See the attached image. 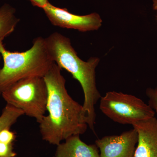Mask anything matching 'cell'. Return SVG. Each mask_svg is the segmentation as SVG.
I'll return each mask as SVG.
<instances>
[{"instance_id":"1","label":"cell","mask_w":157,"mask_h":157,"mask_svg":"<svg viewBox=\"0 0 157 157\" xmlns=\"http://www.w3.org/2000/svg\"><path fill=\"white\" fill-rule=\"evenodd\" d=\"M61 70L54 63L43 77L48 89V114L39 124L42 139L56 146L70 136L84 134L88 127L82 115V105L68 94Z\"/></svg>"},{"instance_id":"2","label":"cell","mask_w":157,"mask_h":157,"mask_svg":"<svg viewBox=\"0 0 157 157\" xmlns=\"http://www.w3.org/2000/svg\"><path fill=\"white\" fill-rule=\"evenodd\" d=\"M45 40L52 61L62 70L71 73L81 85L84 96L82 115L88 126L95 132V106L101 97L96 81V68L100 59L92 57L87 62L82 60L72 46L70 39L57 32L51 34Z\"/></svg>"},{"instance_id":"3","label":"cell","mask_w":157,"mask_h":157,"mask_svg":"<svg viewBox=\"0 0 157 157\" xmlns=\"http://www.w3.org/2000/svg\"><path fill=\"white\" fill-rule=\"evenodd\" d=\"M3 40H0V54L4 61L3 67L0 69V95L10 86L22 78L44 77L54 63L43 37L34 39L32 47L22 52L7 50Z\"/></svg>"},{"instance_id":"4","label":"cell","mask_w":157,"mask_h":157,"mask_svg":"<svg viewBox=\"0 0 157 157\" xmlns=\"http://www.w3.org/2000/svg\"><path fill=\"white\" fill-rule=\"evenodd\" d=\"M2 95L7 104L21 109L39 124L47 111L48 89L43 77L20 79L6 89Z\"/></svg>"},{"instance_id":"5","label":"cell","mask_w":157,"mask_h":157,"mask_svg":"<svg viewBox=\"0 0 157 157\" xmlns=\"http://www.w3.org/2000/svg\"><path fill=\"white\" fill-rule=\"evenodd\" d=\"M100 109L111 120L122 124L133 125L154 117L148 104L132 95L109 91L100 99Z\"/></svg>"},{"instance_id":"6","label":"cell","mask_w":157,"mask_h":157,"mask_svg":"<svg viewBox=\"0 0 157 157\" xmlns=\"http://www.w3.org/2000/svg\"><path fill=\"white\" fill-rule=\"evenodd\" d=\"M52 25L80 32L97 30L102 25V20L97 13L85 15L72 14L67 9H62L48 2L42 8Z\"/></svg>"},{"instance_id":"7","label":"cell","mask_w":157,"mask_h":157,"mask_svg":"<svg viewBox=\"0 0 157 157\" xmlns=\"http://www.w3.org/2000/svg\"><path fill=\"white\" fill-rule=\"evenodd\" d=\"M138 134L133 129L119 135L106 136L96 140L100 157H134Z\"/></svg>"},{"instance_id":"8","label":"cell","mask_w":157,"mask_h":157,"mask_svg":"<svg viewBox=\"0 0 157 157\" xmlns=\"http://www.w3.org/2000/svg\"><path fill=\"white\" fill-rule=\"evenodd\" d=\"M132 126L138 134L134 157H157V118L154 117Z\"/></svg>"},{"instance_id":"9","label":"cell","mask_w":157,"mask_h":157,"mask_svg":"<svg viewBox=\"0 0 157 157\" xmlns=\"http://www.w3.org/2000/svg\"><path fill=\"white\" fill-rule=\"evenodd\" d=\"M54 157H100V151L96 144H86L75 135L57 146Z\"/></svg>"},{"instance_id":"10","label":"cell","mask_w":157,"mask_h":157,"mask_svg":"<svg viewBox=\"0 0 157 157\" xmlns=\"http://www.w3.org/2000/svg\"><path fill=\"white\" fill-rule=\"evenodd\" d=\"M15 12V9L8 4L0 8V40H4L12 33L19 22Z\"/></svg>"},{"instance_id":"11","label":"cell","mask_w":157,"mask_h":157,"mask_svg":"<svg viewBox=\"0 0 157 157\" xmlns=\"http://www.w3.org/2000/svg\"><path fill=\"white\" fill-rule=\"evenodd\" d=\"M24 114L21 109L7 104L0 116V132L4 129H10L17 120Z\"/></svg>"},{"instance_id":"12","label":"cell","mask_w":157,"mask_h":157,"mask_svg":"<svg viewBox=\"0 0 157 157\" xmlns=\"http://www.w3.org/2000/svg\"><path fill=\"white\" fill-rule=\"evenodd\" d=\"M146 94L148 99V105L157 114V86L147 88Z\"/></svg>"},{"instance_id":"13","label":"cell","mask_w":157,"mask_h":157,"mask_svg":"<svg viewBox=\"0 0 157 157\" xmlns=\"http://www.w3.org/2000/svg\"><path fill=\"white\" fill-rule=\"evenodd\" d=\"M17 154L13 150V145L0 142V157H15Z\"/></svg>"},{"instance_id":"14","label":"cell","mask_w":157,"mask_h":157,"mask_svg":"<svg viewBox=\"0 0 157 157\" xmlns=\"http://www.w3.org/2000/svg\"><path fill=\"white\" fill-rule=\"evenodd\" d=\"M15 136L14 132L10 131V129H5L0 132V142L11 144L15 140Z\"/></svg>"},{"instance_id":"15","label":"cell","mask_w":157,"mask_h":157,"mask_svg":"<svg viewBox=\"0 0 157 157\" xmlns=\"http://www.w3.org/2000/svg\"><path fill=\"white\" fill-rule=\"evenodd\" d=\"M29 1L31 2V4L33 6L39 7L42 9L48 2H49L48 0H29Z\"/></svg>"},{"instance_id":"16","label":"cell","mask_w":157,"mask_h":157,"mask_svg":"<svg viewBox=\"0 0 157 157\" xmlns=\"http://www.w3.org/2000/svg\"><path fill=\"white\" fill-rule=\"evenodd\" d=\"M153 2V8L154 10L157 11V0H152Z\"/></svg>"},{"instance_id":"17","label":"cell","mask_w":157,"mask_h":157,"mask_svg":"<svg viewBox=\"0 0 157 157\" xmlns=\"http://www.w3.org/2000/svg\"><path fill=\"white\" fill-rule=\"evenodd\" d=\"M2 58V56H1V54H0V60H1V59Z\"/></svg>"}]
</instances>
